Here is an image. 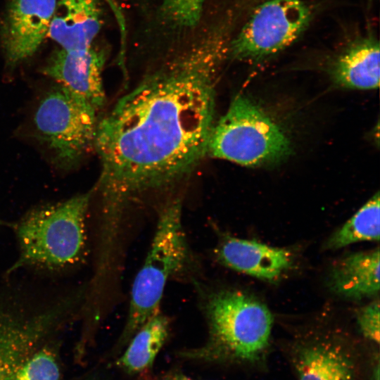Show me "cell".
I'll list each match as a JSON object with an SVG mask.
<instances>
[{
    "instance_id": "277c9868",
    "label": "cell",
    "mask_w": 380,
    "mask_h": 380,
    "mask_svg": "<svg viewBox=\"0 0 380 380\" xmlns=\"http://www.w3.org/2000/svg\"><path fill=\"white\" fill-rule=\"evenodd\" d=\"M189 258L182 224V202L177 198L160 213L150 250L131 291L124 341L130 339L151 317L160 303L169 279L182 270Z\"/></svg>"
},
{
    "instance_id": "5b68a950",
    "label": "cell",
    "mask_w": 380,
    "mask_h": 380,
    "mask_svg": "<svg viewBox=\"0 0 380 380\" xmlns=\"http://www.w3.org/2000/svg\"><path fill=\"white\" fill-rule=\"evenodd\" d=\"M290 152V141L279 125L241 95L214 123L208 144L210 156L249 167L277 163Z\"/></svg>"
},
{
    "instance_id": "7402d4cb",
    "label": "cell",
    "mask_w": 380,
    "mask_h": 380,
    "mask_svg": "<svg viewBox=\"0 0 380 380\" xmlns=\"http://www.w3.org/2000/svg\"><path fill=\"white\" fill-rule=\"evenodd\" d=\"M372 380H379V362L376 366L374 367L372 374Z\"/></svg>"
},
{
    "instance_id": "3957f363",
    "label": "cell",
    "mask_w": 380,
    "mask_h": 380,
    "mask_svg": "<svg viewBox=\"0 0 380 380\" xmlns=\"http://www.w3.org/2000/svg\"><path fill=\"white\" fill-rule=\"evenodd\" d=\"M92 191L32 210L20 220V255L13 268H59L77 262L86 243L85 218Z\"/></svg>"
},
{
    "instance_id": "5bb4252c",
    "label": "cell",
    "mask_w": 380,
    "mask_h": 380,
    "mask_svg": "<svg viewBox=\"0 0 380 380\" xmlns=\"http://www.w3.org/2000/svg\"><path fill=\"white\" fill-rule=\"evenodd\" d=\"M379 44L373 38L350 46L334 63V84L351 89H374L379 86Z\"/></svg>"
},
{
    "instance_id": "ba28073f",
    "label": "cell",
    "mask_w": 380,
    "mask_h": 380,
    "mask_svg": "<svg viewBox=\"0 0 380 380\" xmlns=\"http://www.w3.org/2000/svg\"><path fill=\"white\" fill-rule=\"evenodd\" d=\"M57 0H12L4 23L6 62L15 67L32 56L48 37Z\"/></svg>"
},
{
    "instance_id": "ffe728a7",
    "label": "cell",
    "mask_w": 380,
    "mask_h": 380,
    "mask_svg": "<svg viewBox=\"0 0 380 380\" xmlns=\"http://www.w3.org/2000/svg\"><path fill=\"white\" fill-rule=\"evenodd\" d=\"M106 1L110 5V8L113 11L117 20L119 23L120 27L125 26V20L122 11L120 10L118 5L116 4L115 0H106Z\"/></svg>"
},
{
    "instance_id": "30bf717a",
    "label": "cell",
    "mask_w": 380,
    "mask_h": 380,
    "mask_svg": "<svg viewBox=\"0 0 380 380\" xmlns=\"http://www.w3.org/2000/svg\"><path fill=\"white\" fill-rule=\"evenodd\" d=\"M217 260L232 270L266 281H274L292 265L291 253L256 241L224 236L217 248Z\"/></svg>"
},
{
    "instance_id": "d6986e66",
    "label": "cell",
    "mask_w": 380,
    "mask_h": 380,
    "mask_svg": "<svg viewBox=\"0 0 380 380\" xmlns=\"http://www.w3.org/2000/svg\"><path fill=\"white\" fill-rule=\"evenodd\" d=\"M357 325L365 337L379 342V302L376 299L360 308L357 313Z\"/></svg>"
},
{
    "instance_id": "6da1fadb",
    "label": "cell",
    "mask_w": 380,
    "mask_h": 380,
    "mask_svg": "<svg viewBox=\"0 0 380 380\" xmlns=\"http://www.w3.org/2000/svg\"><path fill=\"white\" fill-rule=\"evenodd\" d=\"M224 51L217 37L205 40L144 77L99 120L104 230H116L129 202L176 184L208 153Z\"/></svg>"
},
{
    "instance_id": "7c38bea8",
    "label": "cell",
    "mask_w": 380,
    "mask_h": 380,
    "mask_svg": "<svg viewBox=\"0 0 380 380\" xmlns=\"http://www.w3.org/2000/svg\"><path fill=\"white\" fill-rule=\"evenodd\" d=\"M330 289L345 298L360 300L379 292V248L350 254L338 261L329 276Z\"/></svg>"
},
{
    "instance_id": "44dd1931",
    "label": "cell",
    "mask_w": 380,
    "mask_h": 380,
    "mask_svg": "<svg viewBox=\"0 0 380 380\" xmlns=\"http://www.w3.org/2000/svg\"><path fill=\"white\" fill-rule=\"evenodd\" d=\"M162 380H193L182 374L172 373L166 375Z\"/></svg>"
},
{
    "instance_id": "9a60e30c",
    "label": "cell",
    "mask_w": 380,
    "mask_h": 380,
    "mask_svg": "<svg viewBox=\"0 0 380 380\" xmlns=\"http://www.w3.org/2000/svg\"><path fill=\"white\" fill-rule=\"evenodd\" d=\"M169 332V320L160 311L148 319L132 336L118 366L130 373L142 372L153 362Z\"/></svg>"
},
{
    "instance_id": "9c48e42d",
    "label": "cell",
    "mask_w": 380,
    "mask_h": 380,
    "mask_svg": "<svg viewBox=\"0 0 380 380\" xmlns=\"http://www.w3.org/2000/svg\"><path fill=\"white\" fill-rule=\"evenodd\" d=\"M104 61L103 55L92 47L82 51L61 49L49 59L42 72L99 110L105 102Z\"/></svg>"
},
{
    "instance_id": "ac0fdd59",
    "label": "cell",
    "mask_w": 380,
    "mask_h": 380,
    "mask_svg": "<svg viewBox=\"0 0 380 380\" xmlns=\"http://www.w3.org/2000/svg\"><path fill=\"white\" fill-rule=\"evenodd\" d=\"M207 0H163L161 13L172 25L191 27L200 20Z\"/></svg>"
},
{
    "instance_id": "2e32d148",
    "label": "cell",
    "mask_w": 380,
    "mask_h": 380,
    "mask_svg": "<svg viewBox=\"0 0 380 380\" xmlns=\"http://www.w3.org/2000/svg\"><path fill=\"white\" fill-rule=\"evenodd\" d=\"M379 193L375 194L326 242L325 248L337 250L361 241H379L380 232Z\"/></svg>"
},
{
    "instance_id": "8fae6325",
    "label": "cell",
    "mask_w": 380,
    "mask_h": 380,
    "mask_svg": "<svg viewBox=\"0 0 380 380\" xmlns=\"http://www.w3.org/2000/svg\"><path fill=\"white\" fill-rule=\"evenodd\" d=\"M98 0H57L48 37L66 51H82L91 43L102 26Z\"/></svg>"
},
{
    "instance_id": "8992f818",
    "label": "cell",
    "mask_w": 380,
    "mask_h": 380,
    "mask_svg": "<svg viewBox=\"0 0 380 380\" xmlns=\"http://www.w3.org/2000/svg\"><path fill=\"white\" fill-rule=\"evenodd\" d=\"M98 111L58 84L39 99L32 116L34 136L58 168L75 167L94 146Z\"/></svg>"
},
{
    "instance_id": "52a82bcc",
    "label": "cell",
    "mask_w": 380,
    "mask_h": 380,
    "mask_svg": "<svg viewBox=\"0 0 380 380\" xmlns=\"http://www.w3.org/2000/svg\"><path fill=\"white\" fill-rule=\"evenodd\" d=\"M311 16L302 0H269L259 6L232 42L234 58L259 61L286 49L306 28Z\"/></svg>"
},
{
    "instance_id": "4fadbf2b",
    "label": "cell",
    "mask_w": 380,
    "mask_h": 380,
    "mask_svg": "<svg viewBox=\"0 0 380 380\" xmlns=\"http://www.w3.org/2000/svg\"><path fill=\"white\" fill-rule=\"evenodd\" d=\"M298 380H353L351 359L343 348L327 340L302 346L293 359Z\"/></svg>"
},
{
    "instance_id": "7a4b0ae2",
    "label": "cell",
    "mask_w": 380,
    "mask_h": 380,
    "mask_svg": "<svg viewBox=\"0 0 380 380\" xmlns=\"http://www.w3.org/2000/svg\"><path fill=\"white\" fill-rule=\"evenodd\" d=\"M208 337L191 355L212 360L251 362L266 350L273 317L267 307L236 289H220L205 295L202 302Z\"/></svg>"
},
{
    "instance_id": "e0dca14e",
    "label": "cell",
    "mask_w": 380,
    "mask_h": 380,
    "mask_svg": "<svg viewBox=\"0 0 380 380\" xmlns=\"http://www.w3.org/2000/svg\"><path fill=\"white\" fill-rule=\"evenodd\" d=\"M60 371L55 356L43 349L27 358L10 380H59Z\"/></svg>"
}]
</instances>
